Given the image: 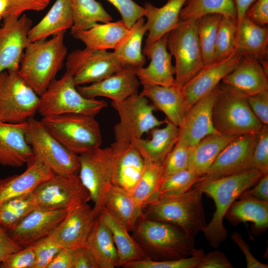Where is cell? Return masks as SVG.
Masks as SVG:
<instances>
[{
  "label": "cell",
  "instance_id": "obj_1",
  "mask_svg": "<svg viewBox=\"0 0 268 268\" xmlns=\"http://www.w3.org/2000/svg\"><path fill=\"white\" fill-rule=\"evenodd\" d=\"M263 175L251 169L194 185L212 199L215 205L212 219L202 231L211 247L217 248L226 239L228 233L223 225L226 212L239 195L256 184Z\"/></svg>",
  "mask_w": 268,
  "mask_h": 268
},
{
  "label": "cell",
  "instance_id": "obj_2",
  "mask_svg": "<svg viewBox=\"0 0 268 268\" xmlns=\"http://www.w3.org/2000/svg\"><path fill=\"white\" fill-rule=\"evenodd\" d=\"M64 36L29 42L23 52L18 73L39 96L63 67L67 55Z\"/></svg>",
  "mask_w": 268,
  "mask_h": 268
},
{
  "label": "cell",
  "instance_id": "obj_3",
  "mask_svg": "<svg viewBox=\"0 0 268 268\" xmlns=\"http://www.w3.org/2000/svg\"><path fill=\"white\" fill-rule=\"evenodd\" d=\"M132 236L149 259L172 260L185 258L195 252L194 238L173 224L143 215L132 231Z\"/></svg>",
  "mask_w": 268,
  "mask_h": 268
},
{
  "label": "cell",
  "instance_id": "obj_4",
  "mask_svg": "<svg viewBox=\"0 0 268 268\" xmlns=\"http://www.w3.org/2000/svg\"><path fill=\"white\" fill-rule=\"evenodd\" d=\"M202 194L201 188L194 187L179 196L159 198L143 209L144 215L176 225L195 238L206 224Z\"/></svg>",
  "mask_w": 268,
  "mask_h": 268
},
{
  "label": "cell",
  "instance_id": "obj_5",
  "mask_svg": "<svg viewBox=\"0 0 268 268\" xmlns=\"http://www.w3.org/2000/svg\"><path fill=\"white\" fill-rule=\"evenodd\" d=\"M212 121L217 132L232 136L257 134L263 127L245 96L222 83L213 108Z\"/></svg>",
  "mask_w": 268,
  "mask_h": 268
},
{
  "label": "cell",
  "instance_id": "obj_6",
  "mask_svg": "<svg viewBox=\"0 0 268 268\" xmlns=\"http://www.w3.org/2000/svg\"><path fill=\"white\" fill-rule=\"evenodd\" d=\"M37 112L42 117L68 113L96 116L107 103L104 100L84 97L77 90L73 76L66 71L53 80L40 95Z\"/></svg>",
  "mask_w": 268,
  "mask_h": 268
},
{
  "label": "cell",
  "instance_id": "obj_7",
  "mask_svg": "<svg viewBox=\"0 0 268 268\" xmlns=\"http://www.w3.org/2000/svg\"><path fill=\"white\" fill-rule=\"evenodd\" d=\"M46 129L65 147L81 154L100 147L103 139L95 116L68 113L43 117Z\"/></svg>",
  "mask_w": 268,
  "mask_h": 268
},
{
  "label": "cell",
  "instance_id": "obj_8",
  "mask_svg": "<svg viewBox=\"0 0 268 268\" xmlns=\"http://www.w3.org/2000/svg\"><path fill=\"white\" fill-rule=\"evenodd\" d=\"M167 48L175 60V84L181 89L204 66L197 20H180L168 33Z\"/></svg>",
  "mask_w": 268,
  "mask_h": 268
},
{
  "label": "cell",
  "instance_id": "obj_9",
  "mask_svg": "<svg viewBox=\"0 0 268 268\" xmlns=\"http://www.w3.org/2000/svg\"><path fill=\"white\" fill-rule=\"evenodd\" d=\"M26 140L33 156L47 166L55 174H78L79 155L69 150L56 138L41 121L31 118L27 120Z\"/></svg>",
  "mask_w": 268,
  "mask_h": 268
},
{
  "label": "cell",
  "instance_id": "obj_10",
  "mask_svg": "<svg viewBox=\"0 0 268 268\" xmlns=\"http://www.w3.org/2000/svg\"><path fill=\"white\" fill-rule=\"evenodd\" d=\"M39 96L19 75L18 71L0 73V121L20 123L34 117Z\"/></svg>",
  "mask_w": 268,
  "mask_h": 268
},
{
  "label": "cell",
  "instance_id": "obj_11",
  "mask_svg": "<svg viewBox=\"0 0 268 268\" xmlns=\"http://www.w3.org/2000/svg\"><path fill=\"white\" fill-rule=\"evenodd\" d=\"M37 207L69 210L91 200L78 174H55L33 192Z\"/></svg>",
  "mask_w": 268,
  "mask_h": 268
},
{
  "label": "cell",
  "instance_id": "obj_12",
  "mask_svg": "<svg viewBox=\"0 0 268 268\" xmlns=\"http://www.w3.org/2000/svg\"><path fill=\"white\" fill-rule=\"evenodd\" d=\"M112 149L97 147L79 155V178L94 203L98 216L104 207L107 192L112 184Z\"/></svg>",
  "mask_w": 268,
  "mask_h": 268
},
{
  "label": "cell",
  "instance_id": "obj_13",
  "mask_svg": "<svg viewBox=\"0 0 268 268\" xmlns=\"http://www.w3.org/2000/svg\"><path fill=\"white\" fill-rule=\"evenodd\" d=\"M111 105L120 118V122L114 128L115 137L134 142L165 122L155 116V107L149 104L148 99L138 93L121 102L112 101Z\"/></svg>",
  "mask_w": 268,
  "mask_h": 268
},
{
  "label": "cell",
  "instance_id": "obj_14",
  "mask_svg": "<svg viewBox=\"0 0 268 268\" xmlns=\"http://www.w3.org/2000/svg\"><path fill=\"white\" fill-rule=\"evenodd\" d=\"M65 66L76 86L99 82L124 67L113 52L86 47L67 55Z\"/></svg>",
  "mask_w": 268,
  "mask_h": 268
},
{
  "label": "cell",
  "instance_id": "obj_15",
  "mask_svg": "<svg viewBox=\"0 0 268 268\" xmlns=\"http://www.w3.org/2000/svg\"><path fill=\"white\" fill-rule=\"evenodd\" d=\"M258 134L237 137L220 152L207 172L196 184L253 169L252 157Z\"/></svg>",
  "mask_w": 268,
  "mask_h": 268
},
{
  "label": "cell",
  "instance_id": "obj_16",
  "mask_svg": "<svg viewBox=\"0 0 268 268\" xmlns=\"http://www.w3.org/2000/svg\"><path fill=\"white\" fill-rule=\"evenodd\" d=\"M111 147L112 184L131 193L143 173L144 159L133 141L115 137Z\"/></svg>",
  "mask_w": 268,
  "mask_h": 268
},
{
  "label": "cell",
  "instance_id": "obj_17",
  "mask_svg": "<svg viewBox=\"0 0 268 268\" xmlns=\"http://www.w3.org/2000/svg\"><path fill=\"white\" fill-rule=\"evenodd\" d=\"M3 19L0 26V73L18 70L22 54L29 43L28 33L32 23L25 14Z\"/></svg>",
  "mask_w": 268,
  "mask_h": 268
},
{
  "label": "cell",
  "instance_id": "obj_18",
  "mask_svg": "<svg viewBox=\"0 0 268 268\" xmlns=\"http://www.w3.org/2000/svg\"><path fill=\"white\" fill-rule=\"evenodd\" d=\"M219 84L186 111L184 123L179 128L178 142L191 147L206 136L217 132L213 124L212 110Z\"/></svg>",
  "mask_w": 268,
  "mask_h": 268
},
{
  "label": "cell",
  "instance_id": "obj_19",
  "mask_svg": "<svg viewBox=\"0 0 268 268\" xmlns=\"http://www.w3.org/2000/svg\"><path fill=\"white\" fill-rule=\"evenodd\" d=\"M168 33L157 40L145 44L142 54L150 60L145 67L135 68V74L142 85L170 86L175 84V67L172 65V56L167 50Z\"/></svg>",
  "mask_w": 268,
  "mask_h": 268
},
{
  "label": "cell",
  "instance_id": "obj_20",
  "mask_svg": "<svg viewBox=\"0 0 268 268\" xmlns=\"http://www.w3.org/2000/svg\"><path fill=\"white\" fill-rule=\"evenodd\" d=\"M242 56L235 50L227 58L204 66L181 88L186 111L197 101L212 90L231 72Z\"/></svg>",
  "mask_w": 268,
  "mask_h": 268
},
{
  "label": "cell",
  "instance_id": "obj_21",
  "mask_svg": "<svg viewBox=\"0 0 268 268\" xmlns=\"http://www.w3.org/2000/svg\"><path fill=\"white\" fill-rule=\"evenodd\" d=\"M98 215L87 203L67 211L49 235L61 247L76 248L85 245L92 226Z\"/></svg>",
  "mask_w": 268,
  "mask_h": 268
},
{
  "label": "cell",
  "instance_id": "obj_22",
  "mask_svg": "<svg viewBox=\"0 0 268 268\" xmlns=\"http://www.w3.org/2000/svg\"><path fill=\"white\" fill-rule=\"evenodd\" d=\"M67 212L65 209L36 207L8 233L15 242L25 247L50 235Z\"/></svg>",
  "mask_w": 268,
  "mask_h": 268
},
{
  "label": "cell",
  "instance_id": "obj_23",
  "mask_svg": "<svg viewBox=\"0 0 268 268\" xmlns=\"http://www.w3.org/2000/svg\"><path fill=\"white\" fill-rule=\"evenodd\" d=\"M140 84L135 68L125 66L99 82L88 85L77 86L76 88L86 98L105 97L114 102H121L138 93Z\"/></svg>",
  "mask_w": 268,
  "mask_h": 268
},
{
  "label": "cell",
  "instance_id": "obj_24",
  "mask_svg": "<svg viewBox=\"0 0 268 268\" xmlns=\"http://www.w3.org/2000/svg\"><path fill=\"white\" fill-rule=\"evenodd\" d=\"M27 121L10 123L0 121V164L20 167L33 156L26 140Z\"/></svg>",
  "mask_w": 268,
  "mask_h": 268
},
{
  "label": "cell",
  "instance_id": "obj_25",
  "mask_svg": "<svg viewBox=\"0 0 268 268\" xmlns=\"http://www.w3.org/2000/svg\"><path fill=\"white\" fill-rule=\"evenodd\" d=\"M55 174L33 156L23 173L0 179V206L11 199L33 193L38 185Z\"/></svg>",
  "mask_w": 268,
  "mask_h": 268
},
{
  "label": "cell",
  "instance_id": "obj_26",
  "mask_svg": "<svg viewBox=\"0 0 268 268\" xmlns=\"http://www.w3.org/2000/svg\"><path fill=\"white\" fill-rule=\"evenodd\" d=\"M221 82L245 96L268 90V73L260 62L252 57H242L235 68Z\"/></svg>",
  "mask_w": 268,
  "mask_h": 268
},
{
  "label": "cell",
  "instance_id": "obj_27",
  "mask_svg": "<svg viewBox=\"0 0 268 268\" xmlns=\"http://www.w3.org/2000/svg\"><path fill=\"white\" fill-rule=\"evenodd\" d=\"M142 85L139 94L151 100L155 108L166 115L168 121L181 127L186 113L181 89L175 84L170 86Z\"/></svg>",
  "mask_w": 268,
  "mask_h": 268
},
{
  "label": "cell",
  "instance_id": "obj_28",
  "mask_svg": "<svg viewBox=\"0 0 268 268\" xmlns=\"http://www.w3.org/2000/svg\"><path fill=\"white\" fill-rule=\"evenodd\" d=\"M149 133L150 139L141 137L134 142L144 160L162 165L178 140L179 128L167 120L164 127L154 128Z\"/></svg>",
  "mask_w": 268,
  "mask_h": 268
},
{
  "label": "cell",
  "instance_id": "obj_29",
  "mask_svg": "<svg viewBox=\"0 0 268 268\" xmlns=\"http://www.w3.org/2000/svg\"><path fill=\"white\" fill-rule=\"evenodd\" d=\"M188 0H168L161 7H157L150 2H145L144 16L148 31L145 44L152 43L174 29L179 22V15Z\"/></svg>",
  "mask_w": 268,
  "mask_h": 268
},
{
  "label": "cell",
  "instance_id": "obj_30",
  "mask_svg": "<svg viewBox=\"0 0 268 268\" xmlns=\"http://www.w3.org/2000/svg\"><path fill=\"white\" fill-rule=\"evenodd\" d=\"M98 217L111 233L119 256L120 267L129 262L148 259L125 225L111 211L103 207Z\"/></svg>",
  "mask_w": 268,
  "mask_h": 268
},
{
  "label": "cell",
  "instance_id": "obj_31",
  "mask_svg": "<svg viewBox=\"0 0 268 268\" xmlns=\"http://www.w3.org/2000/svg\"><path fill=\"white\" fill-rule=\"evenodd\" d=\"M268 29L245 16L237 24L235 50L242 57H252L259 61L267 60Z\"/></svg>",
  "mask_w": 268,
  "mask_h": 268
},
{
  "label": "cell",
  "instance_id": "obj_32",
  "mask_svg": "<svg viewBox=\"0 0 268 268\" xmlns=\"http://www.w3.org/2000/svg\"><path fill=\"white\" fill-rule=\"evenodd\" d=\"M237 137L218 132L206 136L190 148L188 169L201 177L224 148Z\"/></svg>",
  "mask_w": 268,
  "mask_h": 268
},
{
  "label": "cell",
  "instance_id": "obj_33",
  "mask_svg": "<svg viewBox=\"0 0 268 268\" xmlns=\"http://www.w3.org/2000/svg\"><path fill=\"white\" fill-rule=\"evenodd\" d=\"M72 11L69 0H56L45 16L28 33L29 42L46 39L65 33L72 26Z\"/></svg>",
  "mask_w": 268,
  "mask_h": 268
},
{
  "label": "cell",
  "instance_id": "obj_34",
  "mask_svg": "<svg viewBox=\"0 0 268 268\" xmlns=\"http://www.w3.org/2000/svg\"><path fill=\"white\" fill-rule=\"evenodd\" d=\"M122 20L97 23L86 30L77 32L73 37L82 42L86 48L92 50L115 49L130 33Z\"/></svg>",
  "mask_w": 268,
  "mask_h": 268
},
{
  "label": "cell",
  "instance_id": "obj_35",
  "mask_svg": "<svg viewBox=\"0 0 268 268\" xmlns=\"http://www.w3.org/2000/svg\"><path fill=\"white\" fill-rule=\"evenodd\" d=\"M85 245L92 251L98 268L120 267L119 256L111 233L98 216L93 222Z\"/></svg>",
  "mask_w": 268,
  "mask_h": 268
},
{
  "label": "cell",
  "instance_id": "obj_36",
  "mask_svg": "<svg viewBox=\"0 0 268 268\" xmlns=\"http://www.w3.org/2000/svg\"><path fill=\"white\" fill-rule=\"evenodd\" d=\"M111 211L132 232L138 220L144 215L131 193L112 185L105 201L104 207Z\"/></svg>",
  "mask_w": 268,
  "mask_h": 268
},
{
  "label": "cell",
  "instance_id": "obj_37",
  "mask_svg": "<svg viewBox=\"0 0 268 268\" xmlns=\"http://www.w3.org/2000/svg\"><path fill=\"white\" fill-rule=\"evenodd\" d=\"M225 217L233 225L252 222L257 231L263 232L268 227V201L251 199H239L231 204Z\"/></svg>",
  "mask_w": 268,
  "mask_h": 268
},
{
  "label": "cell",
  "instance_id": "obj_38",
  "mask_svg": "<svg viewBox=\"0 0 268 268\" xmlns=\"http://www.w3.org/2000/svg\"><path fill=\"white\" fill-rule=\"evenodd\" d=\"M147 31L145 19L141 17L130 28V33L114 49V55L123 66L135 68L144 66L146 57L142 54L141 44Z\"/></svg>",
  "mask_w": 268,
  "mask_h": 268
},
{
  "label": "cell",
  "instance_id": "obj_39",
  "mask_svg": "<svg viewBox=\"0 0 268 268\" xmlns=\"http://www.w3.org/2000/svg\"><path fill=\"white\" fill-rule=\"evenodd\" d=\"M73 24L70 28L72 36L77 32L92 27L98 22H111L112 17L102 4L95 0H69Z\"/></svg>",
  "mask_w": 268,
  "mask_h": 268
},
{
  "label": "cell",
  "instance_id": "obj_40",
  "mask_svg": "<svg viewBox=\"0 0 268 268\" xmlns=\"http://www.w3.org/2000/svg\"><path fill=\"white\" fill-rule=\"evenodd\" d=\"M143 173L131 193L137 204L143 210L159 199V189L163 178L162 165L144 160Z\"/></svg>",
  "mask_w": 268,
  "mask_h": 268
},
{
  "label": "cell",
  "instance_id": "obj_41",
  "mask_svg": "<svg viewBox=\"0 0 268 268\" xmlns=\"http://www.w3.org/2000/svg\"><path fill=\"white\" fill-rule=\"evenodd\" d=\"M182 8L179 20H197L210 14H220L237 20L233 0H188Z\"/></svg>",
  "mask_w": 268,
  "mask_h": 268
},
{
  "label": "cell",
  "instance_id": "obj_42",
  "mask_svg": "<svg viewBox=\"0 0 268 268\" xmlns=\"http://www.w3.org/2000/svg\"><path fill=\"white\" fill-rule=\"evenodd\" d=\"M36 207L32 193L11 199L0 206V224L8 232Z\"/></svg>",
  "mask_w": 268,
  "mask_h": 268
},
{
  "label": "cell",
  "instance_id": "obj_43",
  "mask_svg": "<svg viewBox=\"0 0 268 268\" xmlns=\"http://www.w3.org/2000/svg\"><path fill=\"white\" fill-rule=\"evenodd\" d=\"M221 17L220 14H210L197 20L204 66L214 62L215 41Z\"/></svg>",
  "mask_w": 268,
  "mask_h": 268
},
{
  "label": "cell",
  "instance_id": "obj_44",
  "mask_svg": "<svg viewBox=\"0 0 268 268\" xmlns=\"http://www.w3.org/2000/svg\"><path fill=\"white\" fill-rule=\"evenodd\" d=\"M237 33V20L222 15L217 32L214 62L226 59L234 51Z\"/></svg>",
  "mask_w": 268,
  "mask_h": 268
},
{
  "label": "cell",
  "instance_id": "obj_45",
  "mask_svg": "<svg viewBox=\"0 0 268 268\" xmlns=\"http://www.w3.org/2000/svg\"><path fill=\"white\" fill-rule=\"evenodd\" d=\"M201 176L187 169L163 177L159 199L181 195L192 189Z\"/></svg>",
  "mask_w": 268,
  "mask_h": 268
},
{
  "label": "cell",
  "instance_id": "obj_46",
  "mask_svg": "<svg viewBox=\"0 0 268 268\" xmlns=\"http://www.w3.org/2000/svg\"><path fill=\"white\" fill-rule=\"evenodd\" d=\"M204 255L202 249H196L190 256L179 259L154 261L149 259L133 261L125 264V268H197Z\"/></svg>",
  "mask_w": 268,
  "mask_h": 268
},
{
  "label": "cell",
  "instance_id": "obj_47",
  "mask_svg": "<svg viewBox=\"0 0 268 268\" xmlns=\"http://www.w3.org/2000/svg\"><path fill=\"white\" fill-rule=\"evenodd\" d=\"M190 148L177 141L162 165L163 177L188 168Z\"/></svg>",
  "mask_w": 268,
  "mask_h": 268
},
{
  "label": "cell",
  "instance_id": "obj_48",
  "mask_svg": "<svg viewBox=\"0 0 268 268\" xmlns=\"http://www.w3.org/2000/svg\"><path fill=\"white\" fill-rule=\"evenodd\" d=\"M35 255L34 268H47L55 256L62 248L50 236L32 244Z\"/></svg>",
  "mask_w": 268,
  "mask_h": 268
},
{
  "label": "cell",
  "instance_id": "obj_49",
  "mask_svg": "<svg viewBox=\"0 0 268 268\" xmlns=\"http://www.w3.org/2000/svg\"><path fill=\"white\" fill-rule=\"evenodd\" d=\"M252 167L263 174L268 173V125H263L258 134L252 157Z\"/></svg>",
  "mask_w": 268,
  "mask_h": 268
},
{
  "label": "cell",
  "instance_id": "obj_50",
  "mask_svg": "<svg viewBox=\"0 0 268 268\" xmlns=\"http://www.w3.org/2000/svg\"><path fill=\"white\" fill-rule=\"evenodd\" d=\"M36 259L32 244L8 255L0 263V268H34Z\"/></svg>",
  "mask_w": 268,
  "mask_h": 268
},
{
  "label": "cell",
  "instance_id": "obj_51",
  "mask_svg": "<svg viewBox=\"0 0 268 268\" xmlns=\"http://www.w3.org/2000/svg\"><path fill=\"white\" fill-rule=\"evenodd\" d=\"M119 11L122 20L130 28L139 18L144 16L145 10L133 0H107Z\"/></svg>",
  "mask_w": 268,
  "mask_h": 268
},
{
  "label": "cell",
  "instance_id": "obj_52",
  "mask_svg": "<svg viewBox=\"0 0 268 268\" xmlns=\"http://www.w3.org/2000/svg\"><path fill=\"white\" fill-rule=\"evenodd\" d=\"M51 0H8L3 18H17L28 10L40 11L49 5Z\"/></svg>",
  "mask_w": 268,
  "mask_h": 268
},
{
  "label": "cell",
  "instance_id": "obj_53",
  "mask_svg": "<svg viewBox=\"0 0 268 268\" xmlns=\"http://www.w3.org/2000/svg\"><path fill=\"white\" fill-rule=\"evenodd\" d=\"M245 98L257 118L263 125H268V90Z\"/></svg>",
  "mask_w": 268,
  "mask_h": 268
},
{
  "label": "cell",
  "instance_id": "obj_54",
  "mask_svg": "<svg viewBox=\"0 0 268 268\" xmlns=\"http://www.w3.org/2000/svg\"><path fill=\"white\" fill-rule=\"evenodd\" d=\"M71 268H98L91 250L84 245L74 249Z\"/></svg>",
  "mask_w": 268,
  "mask_h": 268
},
{
  "label": "cell",
  "instance_id": "obj_55",
  "mask_svg": "<svg viewBox=\"0 0 268 268\" xmlns=\"http://www.w3.org/2000/svg\"><path fill=\"white\" fill-rule=\"evenodd\" d=\"M234 267L222 252L215 250L204 254L197 268H233Z\"/></svg>",
  "mask_w": 268,
  "mask_h": 268
},
{
  "label": "cell",
  "instance_id": "obj_56",
  "mask_svg": "<svg viewBox=\"0 0 268 268\" xmlns=\"http://www.w3.org/2000/svg\"><path fill=\"white\" fill-rule=\"evenodd\" d=\"M247 17L256 24L265 26L268 23V0H257L247 10Z\"/></svg>",
  "mask_w": 268,
  "mask_h": 268
},
{
  "label": "cell",
  "instance_id": "obj_57",
  "mask_svg": "<svg viewBox=\"0 0 268 268\" xmlns=\"http://www.w3.org/2000/svg\"><path fill=\"white\" fill-rule=\"evenodd\" d=\"M256 186L242 193L237 199H251L268 201V173L262 175Z\"/></svg>",
  "mask_w": 268,
  "mask_h": 268
},
{
  "label": "cell",
  "instance_id": "obj_58",
  "mask_svg": "<svg viewBox=\"0 0 268 268\" xmlns=\"http://www.w3.org/2000/svg\"><path fill=\"white\" fill-rule=\"evenodd\" d=\"M232 240L235 243L240 250L244 254L247 268H268L267 264L262 263L257 260L250 251V247L242 238L241 235L237 232H233L231 234Z\"/></svg>",
  "mask_w": 268,
  "mask_h": 268
},
{
  "label": "cell",
  "instance_id": "obj_59",
  "mask_svg": "<svg viewBox=\"0 0 268 268\" xmlns=\"http://www.w3.org/2000/svg\"><path fill=\"white\" fill-rule=\"evenodd\" d=\"M23 248L13 240L8 232L0 224V263L8 255Z\"/></svg>",
  "mask_w": 268,
  "mask_h": 268
},
{
  "label": "cell",
  "instance_id": "obj_60",
  "mask_svg": "<svg viewBox=\"0 0 268 268\" xmlns=\"http://www.w3.org/2000/svg\"><path fill=\"white\" fill-rule=\"evenodd\" d=\"M73 248H62L47 268H71Z\"/></svg>",
  "mask_w": 268,
  "mask_h": 268
},
{
  "label": "cell",
  "instance_id": "obj_61",
  "mask_svg": "<svg viewBox=\"0 0 268 268\" xmlns=\"http://www.w3.org/2000/svg\"><path fill=\"white\" fill-rule=\"evenodd\" d=\"M257 0H233L236 11L237 24L245 17L251 5Z\"/></svg>",
  "mask_w": 268,
  "mask_h": 268
},
{
  "label": "cell",
  "instance_id": "obj_62",
  "mask_svg": "<svg viewBox=\"0 0 268 268\" xmlns=\"http://www.w3.org/2000/svg\"><path fill=\"white\" fill-rule=\"evenodd\" d=\"M8 5V0H0V22L5 12Z\"/></svg>",
  "mask_w": 268,
  "mask_h": 268
}]
</instances>
